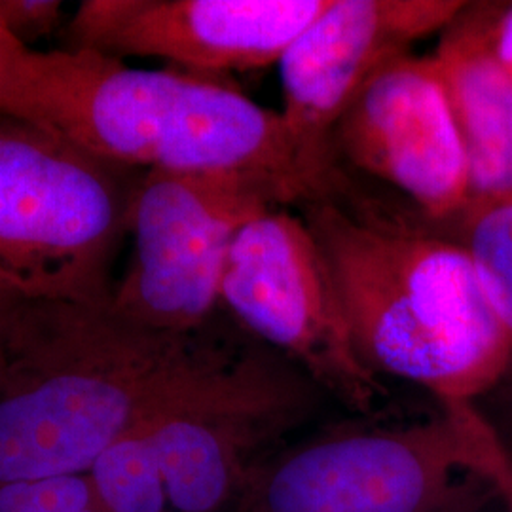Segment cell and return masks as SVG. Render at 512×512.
<instances>
[{"label":"cell","mask_w":512,"mask_h":512,"mask_svg":"<svg viewBox=\"0 0 512 512\" xmlns=\"http://www.w3.org/2000/svg\"><path fill=\"white\" fill-rule=\"evenodd\" d=\"M247 353L143 329L110 306L23 300L0 376V480L84 475L116 440L232 374Z\"/></svg>","instance_id":"cell-1"},{"label":"cell","mask_w":512,"mask_h":512,"mask_svg":"<svg viewBox=\"0 0 512 512\" xmlns=\"http://www.w3.org/2000/svg\"><path fill=\"white\" fill-rule=\"evenodd\" d=\"M330 0H84L69 50L160 57L198 73L253 71L283 59Z\"/></svg>","instance_id":"cell-9"},{"label":"cell","mask_w":512,"mask_h":512,"mask_svg":"<svg viewBox=\"0 0 512 512\" xmlns=\"http://www.w3.org/2000/svg\"><path fill=\"white\" fill-rule=\"evenodd\" d=\"M446 404L458 423L465 454L482 475L494 486L495 501L505 512H512V454L501 440L494 425L475 403Z\"/></svg>","instance_id":"cell-14"},{"label":"cell","mask_w":512,"mask_h":512,"mask_svg":"<svg viewBox=\"0 0 512 512\" xmlns=\"http://www.w3.org/2000/svg\"><path fill=\"white\" fill-rule=\"evenodd\" d=\"M469 2L330 0L279 61L283 116L313 158L330 162L332 131L385 63L446 29Z\"/></svg>","instance_id":"cell-10"},{"label":"cell","mask_w":512,"mask_h":512,"mask_svg":"<svg viewBox=\"0 0 512 512\" xmlns=\"http://www.w3.org/2000/svg\"><path fill=\"white\" fill-rule=\"evenodd\" d=\"M67 137L0 114V285L110 306V264L139 179Z\"/></svg>","instance_id":"cell-4"},{"label":"cell","mask_w":512,"mask_h":512,"mask_svg":"<svg viewBox=\"0 0 512 512\" xmlns=\"http://www.w3.org/2000/svg\"><path fill=\"white\" fill-rule=\"evenodd\" d=\"M0 114L55 131L114 164L296 183L304 152L283 112L196 74L135 69L90 50L19 46Z\"/></svg>","instance_id":"cell-2"},{"label":"cell","mask_w":512,"mask_h":512,"mask_svg":"<svg viewBox=\"0 0 512 512\" xmlns=\"http://www.w3.org/2000/svg\"><path fill=\"white\" fill-rule=\"evenodd\" d=\"M19 46H21L19 40L10 37L6 31L0 29V95H2V86H4V78L8 73L10 61H12V57L16 54Z\"/></svg>","instance_id":"cell-19"},{"label":"cell","mask_w":512,"mask_h":512,"mask_svg":"<svg viewBox=\"0 0 512 512\" xmlns=\"http://www.w3.org/2000/svg\"><path fill=\"white\" fill-rule=\"evenodd\" d=\"M147 423L116 440L86 471L97 511L171 512Z\"/></svg>","instance_id":"cell-13"},{"label":"cell","mask_w":512,"mask_h":512,"mask_svg":"<svg viewBox=\"0 0 512 512\" xmlns=\"http://www.w3.org/2000/svg\"><path fill=\"white\" fill-rule=\"evenodd\" d=\"M27 298H21L4 285H0V376L6 366V355H8V340H10V330L14 325L16 313L21 306V302Z\"/></svg>","instance_id":"cell-17"},{"label":"cell","mask_w":512,"mask_h":512,"mask_svg":"<svg viewBox=\"0 0 512 512\" xmlns=\"http://www.w3.org/2000/svg\"><path fill=\"white\" fill-rule=\"evenodd\" d=\"M501 8L467 4L433 54L469 160V205L512 198V74L494 40Z\"/></svg>","instance_id":"cell-11"},{"label":"cell","mask_w":512,"mask_h":512,"mask_svg":"<svg viewBox=\"0 0 512 512\" xmlns=\"http://www.w3.org/2000/svg\"><path fill=\"white\" fill-rule=\"evenodd\" d=\"M463 243L490 293L495 310L511 336V355L494 397V414L486 416L512 454V198L469 205L459 217Z\"/></svg>","instance_id":"cell-12"},{"label":"cell","mask_w":512,"mask_h":512,"mask_svg":"<svg viewBox=\"0 0 512 512\" xmlns=\"http://www.w3.org/2000/svg\"><path fill=\"white\" fill-rule=\"evenodd\" d=\"M241 499L249 512H480L495 490L440 403L431 420L338 433L256 465Z\"/></svg>","instance_id":"cell-6"},{"label":"cell","mask_w":512,"mask_h":512,"mask_svg":"<svg viewBox=\"0 0 512 512\" xmlns=\"http://www.w3.org/2000/svg\"><path fill=\"white\" fill-rule=\"evenodd\" d=\"M222 306L351 410L368 414L382 401L384 385L355 344L329 264L304 219L274 209L239 230Z\"/></svg>","instance_id":"cell-7"},{"label":"cell","mask_w":512,"mask_h":512,"mask_svg":"<svg viewBox=\"0 0 512 512\" xmlns=\"http://www.w3.org/2000/svg\"><path fill=\"white\" fill-rule=\"evenodd\" d=\"M61 14L57 0H0V29L29 48V40L54 31Z\"/></svg>","instance_id":"cell-16"},{"label":"cell","mask_w":512,"mask_h":512,"mask_svg":"<svg viewBox=\"0 0 512 512\" xmlns=\"http://www.w3.org/2000/svg\"><path fill=\"white\" fill-rule=\"evenodd\" d=\"M304 205L368 365L440 403L476 404L499 384L511 336L463 243L351 213L329 194Z\"/></svg>","instance_id":"cell-3"},{"label":"cell","mask_w":512,"mask_h":512,"mask_svg":"<svg viewBox=\"0 0 512 512\" xmlns=\"http://www.w3.org/2000/svg\"><path fill=\"white\" fill-rule=\"evenodd\" d=\"M296 202L293 190L270 179L150 169L131 203L133 251L110 310L162 334L203 332L222 304V279L239 230Z\"/></svg>","instance_id":"cell-5"},{"label":"cell","mask_w":512,"mask_h":512,"mask_svg":"<svg viewBox=\"0 0 512 512\" xmlns=\"http://www.w3.org/2000/svg\"><path fill=\"white\" fill-rule=\"evenodd\" d=\"M495 52L512 74V4H503L495 23Z\"/></svg>","instance_id":"cell-18"},{"label":"cell","mask_w":512,"mask_h":512,"mask_svg":"<svg viewBox=\"0 0 512 512\" xmlns=\"http://www.w3.org/2000/svg\"><path fill=\"white\" fill-rule=\"evenodd\" d=\"M332 141L429 220H456L469 207V160L433 55L385 63L344 110Z\"/></svg>","instance_id":"cell-8"},{"label":"cell","mask_w":512,"mask_h":512,"mask_svg":"<svg viewBox=\"0 0 512 512\" xmlns=\"http://www.w3.org/2000/svg\"><path fill=\"white\" fill-rule=\"evenodd\" d=\"M93 507L88 476L0 480V512H82Z\"/></svg>","instance_id":"cell-15"},{"label":"cell","mask_w":512,"mask_h":512,"mask_svg":"<svg viewBox=\"0 0 512 512\" xmlns=\"http://www.w3.org/2000/svg\"><path fill=\"white\" fill-rule=\"evenodd\" d=\"M82 512H99V511H97V509H95V507H90V509H86V511H82Z\"/></svg>","instance_id":"cell-20"}]
</instances>
